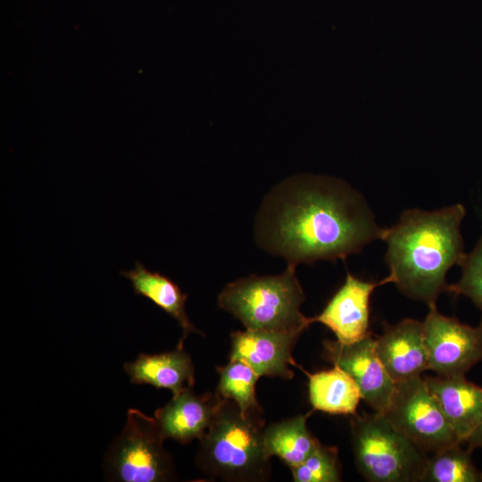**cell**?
Wrapping results in <instances>:
<instances>
[{"label": "cell", "mask_w": 482, "mask_h": 482, "mask_svg": "<svg viewBox=\"0 0 482 482\" xmlns=\"http://www.w3.org/2000/svg\"><path fill=\"white\" fill-rule=\"evenodd\" d=\"M384 231L361 193L340 179L313 175L275 187L255 223L260 246L295 266L360 253Z\"/></svg>", "instance_id": "cell-1"}, {"label": "cell", "mask_w": 482, "mask_h": 482, "mask_svg": "<svg viewBox=\"0 0 482 482\" xmlns=\"http://www.w3.org/2000/svg\"><path fill=\"white\" fill-rule=\"evenodd\" d=\"M465 213L460 204L436 211L403 212L382 237L387 245V282L410 298L436 305L440 294L447 291L448 270L461 265L466 255L461 233Z\"/></svg>", "instance_id": "cell-2"}, {"label": "cell", "mask_w": 482, "mask_h": 482, "mask_svg": "<svg viewBox=\"0 0 482 482\" xmlns=\"http://www.w3.org/2000/svg\"><path fill=\"white\" fill-rule=\"evenodd\" d=\"M261 413L243 416L237 403L225 400L200 439L196 462L205 473L231 481L268 478L270 459Z\"/></svg>", "instance_id": "cell-3"}, {"label": "cell", "mask_w": 482, "mask_h": 482, "mask_svg": "<svg viewBox=\"0 0 482 482\" xmlns=\"http://www.w3.org/2000/svg\"><path fill=\"white\" fill-rule=\"evenodd\" d=\"M295 267L287 264L280 275H252L228 284L219 295V306L246 329L302 334L312 321L300 311L305 295Z\"/></svg>", "instance_id": "cell-4"}, {"label": "cell", "mask_w": 482, "mask_h": 482, "mask_svg": "<svg viewBox=\"0 0 482 482\" xmlns=\"http://www.w3.org/2000/svg\"><path fill=\"white\" fill-rule=\"evenodd\" d=\"M351 428L355 463L367 480L421 481L427 453L402 435L383 414H355Z\"/></svg>", "instance_id": "cell-5"}, {"label": "cell", "mask_w": 482, "mask_h": 482, "mask_svg": "<svg viewBox=\"0 0 482 482\" xmlns=\"http://www.w3.org/2000/svg\"><path fill=\"white\" fill-rule=\"evenodd\" d=\"M155 419L129 409L121 433L105 457V473L119 482H162L173 478L171 458L163 449Z\"/></svg>", "instance_id": "cell-6"}, {"label": "cell", "mask_w": 482, "mask_h": 482, "mask_svg": "<svg viewBox=\"0 0 482 482\" xmlns=\"http://www.w3.org/2000/svg\"><path fill=\"white\" fill-rule=\"evenodd\" d=\"M381 414L426 453L461 443L421 376L395 383L390 403Z\"/></svg>", "instance_id": "cell-7"}, {"label": "cell", "mask_w": 482, "mask_h": 482, "mask_svg": "<svg viewBox=\"0 0 482 482\" xmlns=\"http://www.w3.org/2000/svg\"><path fill=\"white\" fill-rule=\"evenodd\" d=\"M428 370L438 376H460L482 362V321L472 327L441 314L436 305L423 321Z\"/></svg>", "instance_id": "cell-8"}, {"label": "cell", "mask_w": 482, "mask_h": 482, "mask_svg": "<svg viewBox=\"0 0 482 482\" xmlns=\"http://www.w3.org/2000/svg\"><path fill=\"white\" fill-rule=\"evenodd\" d=\"M324 346L327 358L354 379L362 399L374 411L383 413L390 403L395 382L378 355L376 339L370 335L348 345L326 341Z\"/></svg>", "instance_id": "cell-9"}, {"label": "cell", "mask_w": 482, "mask_h": 482, "mask_svg": "<svg viewBox=\"0 0 482 482\" xmlns=\"http://www.w3.org/2000/svg\"><path fill=\"white\" fill-rule=\"evenodd\" d=\"M386 278L379 282L359 279L347 272L342 287L328 301L322 312L312 318L328 328L337 341L353 344L370 336V301L372 292L380 285L387 284Z\"/></svg>", "instance_id": "cell-10"}, {"label": "cell", "mask_w": 482, "mask_h": 482, "mask_svg": "<svg viewBox=\"0 0 482 482\" xmlns=\"http://www.w3.org/2000/svg\"><path fill=\"white\" fill-rule=\"evenodd\" d=\"M301 334L285 331L246 329L231 334L229 360L248 363L259 376L291 379L289 365H295L293 348Z\"/></svg>", "instance_id": "cell-11"}, {"label": "cell", "mask_w": 482, "mask_h": 482, "mask_svg": "<svg viewBox=\"0 0 482 482\" xmlns=\"http://www.w3.org/2000/svg\"><path fill=\"white\" fill-rule=\"evenodd\" d=\"M225 400L217 392L197 395L192 387H187L156 410L154 419L164 439L181 444L200 440Z\"/></svg>", "instance_id": "cell-12"}, {"label": "cell", "mask_w": 482, "mask_h": 482, "mask_svg": "<svg viewBox=\"0 0 482 482\" xmlns=\"http://www.w3.org/2000/svg\"><path fill=\"white\" fill-rule=\"evenodd\" d=\"M379 359L395 383L409 380L428 370L424 342L423 322L405 319L395 325H386L376 338Z\"/></svg>", "instance_id": "cell-13"}, {"label": "cell", "mask_w": 482, "mask_h": 482, "mask_svg": "<svg viewBox=\"0 0 482 482\" xmlns=\"http://www.w3.org/2000/svg\"><path fill=\"white\" fill-rule=\"evenodd\" d=\"M461 443L482 424V387L460 376L424 378Z\"/></svg>", "instance_id": "cell-14"}, {"label": "cell", "mask_w": 482, "mask_h": 482, "mask_svg": "<svg viewBox=\"0 0 482 482\" xmlns=\"http://www.w3.org/2000/svg\"><path fill=\"white\" fill-rule=\"evenodd\" d=\"M124 370L131 383L151 385L166 388L175 395L192 387L195 383V367L184 346L158 354L141 353L137 358L124 364Z\"/></svg>", "instance_id": "cell-15"}, {"label": "cell", "mask_w": 482, "mask_h": 482, "mask_svg": "<svg viewBox=\"0 0 482 482\" xmlns=\"http://www.w3.org/2000/svg\"><path fill=\"white\" fill-rule=\"evenodd\" d=\"M120 273L130 281L136 295L149 299L179 322L183 334L178 345L183 346L184 340L192 332L203 335L187 315L185 304L187 295L170 278L149 270L139 262H136L134 269Z\"/></svg>", "instance_id": "cell-16"}, {"label": "cell", "mask_w": 482, "mask_h": 482, "mask_svg": "<svg viewBox=\"0 0 482 482\" xmlns=\"http://www.w3.org/2000/svg\"><path fill=\"white\" fill-rule=\"evenodd\" d=\"M308 378L309 399L313 410L333 415H355L362 400L354 379L342 368H333L310 374Z\"/></svg>", "instance_id": "cell-17"}, {"label": "cell", "mask_w": 482, "mask_h": 482, "mask_svg": "<svg viewBox=\"0 0 482 482\" xmlns=\"http://www.w3.org/2000/svg\"><path fill=\"white\" fill-rule=\"evenodd\" d=\"M311 411L264 428V445L270 457L277 456L290 469L301 464L320 441L307 428Z\"/></svg>", "instance_id": "cell-18"}, {"label": "cell", "mask_w": 482, "mask_h": 482, "mask_svg": "<svg viewBox=\"0 0 482 482\" xmlns=\"http://www.w3.org/2000/svg\"><path fill=\"white\" fill-rule=\"evenodd\" d=\"M220 375L217 393L237 403L243 416L262 413L255 394L258 373L245 362L229 360L224 366L217 367Z\"/></svg>", "instance_id": "cell-19"}, {"label": "cell", "mask_w": 482, "mask_h": 482, "mask_svg": "<svg viewBox=\"0 0 482 482\" xmlns=\"http://www.w3.org/2000/svg\"><path fill=\"white\" fill-rule=\"evenodd\" d=\"M461 443L447 446L428 458L422 482H479V472L471 458V449H463Z\"/></svg>", "instance_id": "cell-20"}, {"label": "cell", "mask_w": 482, "mask_h": 482, "mask_svg": "<svg viewBox=\"0 0 482 482\" xmlns=\"http://www.w3.org/2000/svg\"><path fill=\"white\" fill-rule=\"evenodd\" d=\"M295 482H337L341 480V467L337 449L320 442L299 465L291 468Z\"/></svg>", "instance_id": "cell-21"}, {"label": "cell", "mask_w": 482, "mask_h": 482, "mask_svg": "<svg viewBox=\"0 0 482 482\" xmlns=\"http://www.w3.org/2000/svg\"><path fill=\"white\" fill-rule=\"evenodd\" d=\"M461 276L458 282L449 285L447 291L469 297L482 312V237L474 249L461 262Z\"/></svg>", "instance_id": "cell-22"}, {"label": "cell", "mask_w": 482, "mask_h": 482, "mask_svg": "<svg viewBox=\"0 0 482 482\" xmlns=\"http://www.w3.org/2000/svg\"><path fill=\"white\" fill-rule=\"evenodd\" d=\"M464 443H467L471 450L482 448V424L470 435Z\"/></svg>", "instance_id": "cell-23"}]
</instances>
